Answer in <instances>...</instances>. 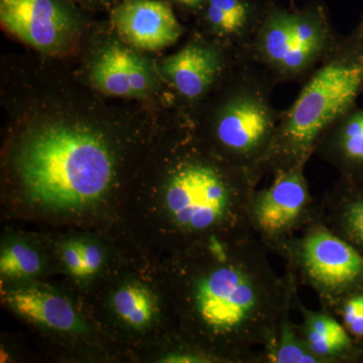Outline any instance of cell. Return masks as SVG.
<instances>
[{"mask_svg": "<svg viewBox=\"0 0 363 363\" xmlns=\"http://www.w3.org/2000/svg\"><path fill=\"white\" fill-rule=\"evenodd\" d=\"M207 262L189 283L188 309L219 362L264 363L284 310L297 298V279L279 276L255 235L213 240Z\"/></svg>", "mask_w": 363, "mask_h": 363, "instance_id": "cell-1", "label": "cell"}, {"mask_svg": "<svg viewBox=\"0 0 363 363\" xmlns=\"http://www.w3.org/2000/svg\"><path fill=\"white\" fill-rule=\"evenodd\" d=\"M363 93V28L357 26L304 82L283 111L259 178L307 164L318 143L344 114L357 106Z\"/></svg>", "mask_w": 363, "mask_h": 363, "instance_id": "cell-2", "label": "cell"}, {"mask_svg": "<svg viewBox=\"0 0 363 363\" xmlns=\"http://www.w3.org/2000/svg\"><path fill=\"white\" fill-rule=\"evenodd\" d=\"M16 168L32 201L62 210L101 199L114 175L113 157L101 136L61 123L30 133L16 157Z\"/></svg>", "mask_w": 363, "mask_h": 363, "instance_id": "cell-3", "label": "cell"}, {"mask_svg": "<svg viewBox=\"0 0 363 363\" xmlns=\"http://www.w3.org/2000/svg\"><path fill=\"white\" fill-rule=\"evenodd\" d=\"M257 184L214 152H192L169 176L164 204L184 235L228 241L252 235L250 202Z\"/></svg>", "mask_w": 363, "mask_h": 363, "instance_id": "cell-4", "label": "cell"}, {"mask_svg": "<svg viewBox=\"0 0 363 363\" xmlns=\"http://www.w3.org/2000/svg\"><path fill=\"white\" fill-rule=\"evenodd\" d=\"M277 85L269 72L240 56V63L216 90V100L205 114L212 150L229 164L245 169L257 185L260 164L283 113L272 104Z\"/></svg>", "mask_w": 363, "mask_h": 363, "instance_id": "cell-5", "label": "cell"}, {"mask_svg": "<svg viewBox=\"0 0 363 363\" xmlns=\"http://www.w3.org/2000/svg\"><path fill=\"white\" fill-rule=\"evenodd\" d=\"M342 38L322 0L296 9L266 0L257 32L238 54L269 72L278 85L303 83L335 51Z\"/></svg>", "mask_w": 363, "mask_h": 363, "instance_id": "cell-6", "label": "cell"}, {"mask_svg": "<svg viewBox=\"0 0 363 363\" xmlns=\"http://www.w3.org/2000/svg\"><path fill=\"white\" fill-rule=\"evenodd\" d=\"M285 259L298 284L311 289L320 307L331 313L344 298L363 289V253L325 224L321 214L285 243Z\"/></svg>", "mask_w": 363, "mask_h": 363, "instance_id": "cell-7", "label": "cell"}, {"mask_svg": "<svg viewBox=\"0 0 363 363\" xmlns=\"http://www.w3.org/2000/svg\"><path fill=\"white\" fill-rule=\"evenodd\" d=\"M306 164L274 176L269 187L255 189L250 202L253 235L269 252L278 255L293 236L319 214V202L310 193Z\"/></svg>", "mask_w": 363, "mask_h": 363, "instance_id": "cell-8", "label": "cell"}, {"mask_svg": "<svg viewBox=\"0 0 363 363\" xmlns=\"http://www.w3.org/2000/svg\"><path fill=\"white\" fill-rule=\"evenodd\" d=\"M240 61L234 48L210 38H197L167 57L161 72L183 101L199 105L225 82Z\"/></svg>", "mask_w": 363, "mask_h": 363, "instance_id": "cell-9", "label": "cell"}, {"mask_svg": "<svg viewBox=\"0 0 363 363\" xmlns=\"http://www.w3.org/2000/svg\"><path fill=\"white\" fill-rule=\"evenodd\" d=\"M0 21L7 32L43 52L61 50L77 26L64 0H0Z\"/></svg>", "mask_w": 363, "mask_h": 363, "instance_id": "cell-10", "label": "cell"}, {"mask_svg": "<svg viewBox=\"0 0 363 363\" xmlns=\"http://www.w3.org/2000/svg\"><path fill=\"white\" fill-rule=\"evenodd\" d=\"M111 18L124 42L147 51L169 47L185 33L171 4L164 0H123Z\"/></svg>", "mask_w": 363, "mask_h": 363, "instance_id": "cell-11", "label": "cell"}, {"mask_svg": "<svg viewBox=\"0 0 363 363\" xmlns=\"http://www.w3.org/2000/svg\"><path fill=\"white\" fill-rule=\"evenodd\" d=\"M294 309L302 317L297 323L298 333L319 363H363L362 345L351 337L333 313L322 308L318 311L309 309L298 295Z\"/></svg>", "mask_w": 363, "mask_h": 363, "instance_id": "cell-12", "label": "cell"}, {"mask_svg": "<svg viewBox=\"0 0 363 363\" xmlns=\"http://www.w3.org/2000/svg\"><path fill=\"white\" fill-rule=\"evenodd\" d=\"M90 78L95 87L112 96L143 97L155 83L149 63L138 52L119 45H108L100 52Z\"/></svg>", "mask_w": 363, "mask_h": 363, "instance_id": "cell-13", "label": "cell"}, {"mask_svg": "<svg viewBox=\"0 0 363 363\" xmlns=\"http://www.w3.org/2000/svg\"><path fill=\"white\" fill-rule=\"evenodd\" d=\"M266 0H209L200 13L203 32L210 39L240 50L259 28Z\"/></svg>", "mask_w": 363, "mask_h": 363, "instance_id": "cell-14", "label": "cell"}, {"mask_svg": "<svg viewBox=\"0 0 363 363\" xmlns=\"http://www.w3.org/2000/svg\"><path fill=\"white\" fill-rule=\"evenodd\" d=\"M339 176L363 182V107L355 106L329 128L315 154Z\"/></svg>", "mask_w": 363, "mask_h": 363, "instance_id": "cell-15", "label": "cell"}, {"mask_svg": "<svg viewBox=\"0 0 363 363\" xmlns=\"http://www.w3.org/2000/svg\"><path fill=\"white\" fill-rule=\"evenodd\" d=\"M319 208L325 224L363 253V182L339 176Z\"/></svg>", "mask_w": 363, "mask_h": 363, "instance_id": "cell-16", "label": "cell"}, {"mask_svg": "<svg viewBox=\"0 0 363 363\" xmlns=\"http://www.w3.org/2000/svg\"><path fill=\"white\" fill-rule=\"evenodd\" d=\"M6 302L21 316L48 328L72 332L80 327V320L71 303L50 291L18 289L6 294Z\"/></svg>", "mask_w": 363, "mask_h": 363, "instance_id": "cell-17", "label": "cell"}, {"mask_svg": "<svg viewBox=\"0 0 363 363\" xmlns=\"http://www.w3.org/2000/svg\"><path fill=\"white\" fill-rule=\"evenodd\" d=\"M294 304L284 310L279 319L276 340L264 358V363H319L306 347L297 328L292 321Z\"/></svg>", "mask_w": 363, "mask_h": 363, "instance_id": "cell-18", "label": "cell"}, {"mask_svg": "<svg viewBox=\"0 0 363 363\" xmlns=\"http://www.w3.org/2000/svg\"><path fill=\"white\" fill-rule=\"evenodd\" d=\"M113 305L118 316L135 328L147 326L157 312L156 301L145 286L126 285L117 291Z\"/></svg>", "mask_w": 363, "mask_h": 363, "instance_id": "cell-19", "label": "cell"}, {"mask_svg": "<svg viewBox=\"0 0 363 363\" xmlns=\"http://www.w3.org/2000/svg\"><path fill=\"white\" fill-rule=\"evenodd\" d=\"M42 260L39 253L23 242H16L2 250L0 272L11 279H26L39 274Z\"/></svg>", "mask_w": 363, "mask_h": 363, "instance_id": "cell-20", "label": "cell"}, {"mask_svg": "<svg viewBox=\"0 0 363 363\" xmlns=\"http://www.w3.org/2000/svg\"><path fill=\"white\" fill-rule=\"evenodd\" d=\"M336 317L358 344L363 346V289L344 298L337 308Z\"/></svg>", "mask_w": 363, "mask_h": 363, "instance_id": "cell-21", "label": "cell"}, {"mask_svg": "<svg viewBox=\"0 0 363 363\" xmlns=\"http://www.w3.org/2000/svg\"><path fill=\"white\" fill-rule=\"evenodd\" d=\"M62 259L68 271L77 278H85L84 264L81 253L80 242L69 241L62 247Z\"/></svg>", "mask_w": 363, "mask_h": 363, "instance_id": "cell-22", "label": "cell"}, {"mask_svg": "<svg viewBox=\"0 0 363 363\" xmlns=\"http://www.w3.org/2000/svg\"><path fill=\"white\" fill-rule=\"evenodd\" d=\"M80 242L81 253H82L83 264H84L85 278L93 276L99 271L104 264V252L101 248L94 243Z\"/></svg>", "mask_w": 363, "mask_h": 363, "instance_id": "cell-23", "label": "cell"}, {"mask_svg": "<svg viewBox=\"0 0 363 363\" xmlns=\"http://www.w3.org/2000/svg\"><path fill=\"white\" fill-rule=\"evenodd\" d=\"M289 4H290V7H292V9H296V7H298L296 6L295 0H289Z\"/></svg>", "mask_w": 363, "mask_h": 363, "instance_id": "cell-24", "label": "cell"}, {"mask_svg": "<svg viewBox=\"0 0 363 363\" xmlns=\"http://www.w3.org/2000/svg\"><path fill=\"white\" fill-rule=\"evenodd\" d=\"M359 23L360 26H362V28H363V11H362V16H360V20H359Z\"/></svg>", "mask_w": 363, "mask_h": 363, "instance_id": "cell-25", "label": "cell"}, {"mask_svg": "<svg viewBox=\"0 0 363 363\" xmlns=\"http://www.w3.org/2000/svg\"><path fill=\"white\" fill-rule=\"evenodd\" d=\"M90 1H102V0H90Z\"/></svg>", "mask_w": 363, "mask_h": 363, "instance_id": "cell-26", "label": "cell"}, {"mask_svg": "<svg viewBox=\"0 0 363 363\" xmlns=\"http://www.w3.org/2000/svg\"><path fill=\"white\" fill-rule=\"evenodd\" d=\"M362 350H363V346H362Z\"/></svg>", "mask_w": 363, "mask_h": 363, "instance_id": "cell-27", "label": "cell"}]
</instances>
